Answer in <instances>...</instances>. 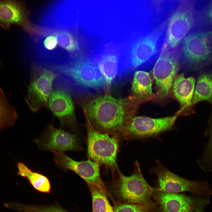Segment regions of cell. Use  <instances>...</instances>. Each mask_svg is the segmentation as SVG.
<instances>
[{
    "label": "cell",
    "mask_w": 212,
    "mask_h": 212,
    "mask_svg": "<svg viewBox=\"0 0 212 212\" xmlns=\"http://www.w3.org/2000/svg\"><path fill=\"white\" fill-rule=\"evenodd\" d=\"M149 99L135 96L116 98L105 94L87 99L81 106L96 129L120 139L140 104Z\"/></svg>",
    "instance_id": "cell-1"
},
{
    "label": "cell",
    "mask_w": 212,
    "mask_h": 212,
    "mask_svg": "<svg viewBox=\"0 0 212 212\" xmlns=\"http://www.w3.org/2000/svg\"><path fill=\"white\" fill-rule=\"evenodd\" d=\"M55 67L75 92L92 93L104 89V81L101 73L97 67L86 57L80 56Z\"/></svg>",
    "instance_id": "cell-2"
},
{
    "label": "cell",
    "mask_w": 212,
    "mask_h": 212,
    "mask_svg": "<svg viewBox=\"0 0 212 212\" xmlns=\"http://www.w3.org/2000/svg\"><path fill=\"white\" fill-rule=\"evenodd\" d=\"M83 112L86 121L87 152L89 159L110 170L114 178L115 171L119 169L117 157L119 151L120 138L117 136L112 135L96 129L86 113Z\"/></svg>",
    "instance_id": "cell-3"
},
{
    "label": "cell",
    "mask_w": 212,
    "mask_h": 212,
    "mask_svg": "<svg viewBox=\"0 0 212 212\" xmlns=\"http://www.w3.org/2000/svg\"><path fill=\"white\" fill-rule=\"evenodd\" d=\"M134 167L133 173L129 176L124 175L119 169L117 170L118 177L113 182L115 193L122 203H149L154 189L144 178L138 161L135 163Z\"/></svg>",
    "instance_id": "cell-4"
},
{
    "label": "cell",
    "mask_w": 212,
    "mask_h": 212,
    "mask_svg": "<svg viewBox=\"0 0 212 212\" xmlns=\"http://www.w3.org/2000/svg\"><path fill=\"white\" fill-rule=\"evenodd\" d=\"M156 163L157 165L151 167L150 172L157 177L159 187L156 189L157 191L176 193L189 191L210 201L212 195V187L208 182L186 179L170 171L159 160H157Z\"/></svg>",
    "instance_id": "cell-5"
},
{
    "label": "cell",
    "mask_w": 212,
    "mask_h": 212,
    "mask_svg": "<svg viewBox=\"0 0 212 212\" xmlns=\"http://www.w3.org/2000/svg\"><path fill=\"white\" fill-rule=\"evenodd\" d=\"M196 1H182L170 16L165 44L174 49L188 34L197 22Z\"/></svg>",
    "instance_id": "cell-6"
},
{
    "label": "cell",
    "mask_w": 212,
    "mask_h": 212,
    "mask_svg": "<svg viewBox=\"0 0 212 212\" xmlns=\"http://www.w3.org/2000/svg\"><path fill=\"white\" fill-rule=\"evenodd\" d=\"M183 56L185 63L193 67L212 61V29H198L183 40Z\"/></svg>",
    "instance_id": "cell-7"
},
{
    "label": "cell",
    "mask_w": 212,
    "mask_h": 212,
    "mask_svg": "<svg viewBox=\"0 0 212 212\" xmlns=\"http://www.w3.org/2000/svg\"><path fill=\"white\" fill-rule=\"evenodd\" d=\"M177 117V115L158 118L134 117L123 131L120 138L144 140L158 138L161 134L175 129Z\"/></svg>",
    "instance_id": "cell-8"
},
{
    "label": "cell",
    "mask_w": 212,
    "mask_h": 212,
    "mask_svg": "<svg viewBox=\"0 0 212 212\" xmlns=\"http://www.w3.org/2000/svg\"><path fill=\"white\" fill-rule=\"evenodd\" d=\"M54 160L57 166L62 170H71L84 179L87 183L95 186L102 190L115 204V200L107 190L102 180L100 173V165L90 159L77 161L74 160L59 150L52 151Z\"/></svg>",
    "instance_id": "cell-9"
},
{
    "label": "cell",
    "mask_w": 212,
    "mask_h": 212,
    "mask_svg": "<svg viewBox=\"0 0 212 212\" xmlns=\"http://www.w3.org/2000/svg\"><path fill=\"white\" fill-rule=\"evenodd\" d=\"M179 68V54L175 50L170 51L164 45L153 71L160 99L168 96Z\"/></svg>",
    "instance_id": "cell-10"
},
{
    "label": "cell",
    "mask_w": 212,
    "mask_h": 212,
    "mask_svg": "<svg viewBox=\"0 0 212 212\" xmlns=\"http://www.w3.org/2000/svg\"><path fill=\"white\" fill-rule=\"evenodd\" d=\"M165 24H162L139 37L133 42L126 67L128 77L157 52L158 41L163 32Z\"/></svg>",
    "instance_id": "cell-11"
},
{
    "label": "cell",
    "mask_w": 212,
    "mask_h": 212,
    "mask_svg": "<svg viewBox=\"0 0 212 212\" xmlns=\"http://www.w3.org/2000/svg\"><path fill=\"white\" fill-rule=\"evenodd\" d=\"M57 74L45 68L36 70L28 86L25 101L33 112L48 106L53 82Z\"/></svg>",
    "instance_id": "cell-12"
},
{
    "label": "cell",
    "mask_w": 212,
    "mask_h": 212,
    "mask_svg": "<svg viewBox=\"0 0 212 212\" xmlns=\"http://www.w3.org/2000/svg\"><path fill=\"white\" fill-rule=\"evenodd\" d=\"M36 143L42 150L61 151H78L82 150L80 141L75 135L49 125Z\"/></svg>",
    "instance_id": "cell-13"
},
{
    "label": "cell",
    "mask_w": 212,
    "mask_h": 212,
    "mask_svg": "<svg viewBox=\"0 0 212 212\" xmlns=\"http://www.w3.org/2000/svg\"><path fill=\"white\" fill-rule=\"evenodd\" d=\"M48 105L62 126L72 130L76 128L77 120L74 106L69 92L61 88L53 90L49 98Z\"/></svg>",
    "instance_id": "cell-14"
},
{
    "label": "cell",
    "mask_w": 212,
    "mask_h": 212,
    "mask_svg": "<svg viewBox=\"0 0 212 212\" xmlns=\"http://www.w3.org/2000/svg\"><path fill=\"white\" fill-rule=\"evenodd\" d=\"M157 198L163 212H196L202 210L210 201L198 197L194 199L184 195L159 191Z\"/></svg>",
    "instance_id": "cell-15"
},
{
    "label": "cell",
    "mask_w": 212,
    "mask_h": 212,
    "mask_svg": "<svg viewBox=\"0 0 212 212\" xmlns=\"http://www.w3.org/2000/svg\"><path fill=\"white\" fill-rule=\"evenodd\" d=\"M27 18V12L21 1L12 0H0V26L4 29L12 26L21 27L26 31H31Z\"/></svg>",
    "instance_id": "cell-16"
},
{
    "label": "cell",
    "mask_w": 212,
    "mask_h": 212,
    "mask_svg": "<svg viewBox=\"0 0 212 212\" xmlns=\"http://www.w3.org/2000/svg\"><path fill=\"white\" fill-rule=\"evenodd\" d=\"M97 65L104 79L105 94H110L112 85L125 79L118 58L113 54L105 55L98 61Z\"/></svg>",
    "instance_id": "cell-17"
},
{
    "label": "cell",
    "mask_w": 212,
    "mask_h": 212,
    "mask_svg": "<svg viewBox=\"0 0 212 212\" xmlns=\"http://www.w3.org/2000/svg\"><path fill=\"white\" fill-rule=\"evenodd\" d=\"M195 85L192 77L186 78L181 74L174 80L173 91L175 97L180 102L182 109L191 106Z\"/></svg>",
    "instance_id": "cell-18"
},
{
    "label": "cell",
    "mask_w": 212,
    "mask_h": 212,
    "mask_svg": "<svg viewBox=\"0 0 212 212\" xmlns=\"http://www.w3.org/2000/svg\"><path fill=\"white\" fill-rule=\"evenodd\" d=\"M17 175L26 178L32 186L41 192L49 193L51 189L50 181L46 176L32 171L22 162L17 163Z\"/></svg>",
    "instance_id": "cell-19"
},
{
    "label": "cell",
    "mask_w": 212,
    "mask_h": 212,
    "mask_svg": "<svg viewBox=\"0 0 212 212\" xmlns=\"http://www.w3.org/2000/svg\"><path fill=\"white\" fill-rule=\"evenodd\" d=\"M152 80L148 72L138 71L134 74L131 90L134 96L141 98L151 97Z\"/></svg>",
    "instance_id": "cell-20"
},
{
    "label": "cell",
    "mask_w": 212,
    "mask_h": 212,
    "mask_svg": "<svg viewBox=\"0 0 212 212\" xmlns=\"http://www.w3.org/2000/svg\"><path fill=\"white\" fill-rule=\"evenodd\" d=\"M212 102V74L203 73L198 77L191 105L202 101Z\"/></svg>",
    "instance_id": "cell-21"
},
{
    "label": "cell",
    "mask_w": 212,
    "mask_h": 212,
    "mask_svg": "<svg viewBox=\"0 0 212 212\" xmlns=\"http://www.w3.org/2000/svg\"><path fill=\"white\" fill-rule=\"evenodd\" d=\"M18 115L14 107L9 102L0 87V130L14 124Z\"/></svg>",
    "instance_id": "cell-22"
},
{
    "label": "cell",
    "mask_w": 212,
    "mask_h": 212,
    "mask_svg": "<svg viewBox=\"0 0 212 212\" xmlns=\"http://www.w3.org/2000/svg\"><path fill=\"white\" fill-rule=\"evenodd\" d=\"M51 33L57 38L58 45L66 52L73 55V59L74 54L79 49L78 41L75 35L68 29L64 28L59 29Z\"/></svg>",
    "instance_id": "cell-23"
},
{
    "label": "cell",
    "mask_w": 212,
    "mask_h": 212,
    "mask_svg": "<svg viewBox=\"0 0 212 212\" xmlns=\"http://www.w3.org/2000/svg\"><path fill=\"white\" fill-rule=\"evenodd\" d=\"M92 200V212H114L106 193L98 187L87 183Z\"/></svg>",
    "instance_id": "cell-24"
},
{
    "label": "cell",
    "mask_w": 212,
    "mask_h": 212,
    "mask_svg": "<svg viewBox=\"0 0 212 212\" xmlns=\"http://www.w3.org/2000/svg\"><path fill=\"white\" fill-rule=\"evenodd\" d=\"M203 2L204 5L197 11V23L198 28L212 29V0Z\"/></svg>",
    "instance_id": "cell-25"
},
{
    "label": "cell",
    "mask_w": 212,
    "mask_h": 212,
    "mask_svg": "<svg viewBox=\"0 0 212 212\" xmlns=\"http://www.w3.org/2000/svg\"><path fill=\"white\" fill-rule=\"evenodd\" d=\"M114 206V212H148L154 207V205L151 202L137 204L118 202Z\"/></svg>",
    "instance_id": "cell-26"
},
{
    "label": "cell",
    "mask_w": 212,
    "mask_h": 212,
    "mask_svg": "<svg viewBox=\"0 0 212 212\" xmlns=\"http://www.w3.org/2000/svg\"><path fill=\"white\" fill-rule=\"evenodd\" d=\"M11 206L15 209L24 212H69L56 206H41L16 204H12Z\"/></svg>",
    "instance_id": "cell-27"
},
{
    "label": "cell",
    "mask_w": 212,
    "mask_h": 212,
    "mask_svg": "<svg viewBox=\"0 0 212 212\" xmlns=\"http://www.w3.org/2000/svg\"><path fill=\"white\" fill-rule=\"evenodd\" d=\"M57 44V38L53 35L48 36L43 42L44 47L48 50L51 51L54 49L56 47Z\"/></svg>",
    "instance_id": "cell-28"
},
{
    "label": "cell",
    "mask_w": 212,
    "mask_h": 212,
    "mask_svg": "<svg viewBox=\"0 0 212 212\" xmlns=\"http://www.w3.org/2000/svg\"><path fill=\"white\" fill-rule=\"evenodd\" d=\"M209 132L211 136L212 137V118L211 126L210 129L209 130Z\"/></svg>",
    "instance_id": "cell-29"
},
{
    "label": "cell",
    "mask_w": 212,
    "mask_h": 212,
    "mask_svg": "<svg viewBox=\"0 0 212 212\" xmlns=\"http://www.w3.org/2000/svg\"><path fill=\"white\" fill-rule=\"evenodd\" d=\"M202 210H199L196 211V212H204Z\"/></svg>",
    "instance_id": "cell-30"
}]
</instances>
